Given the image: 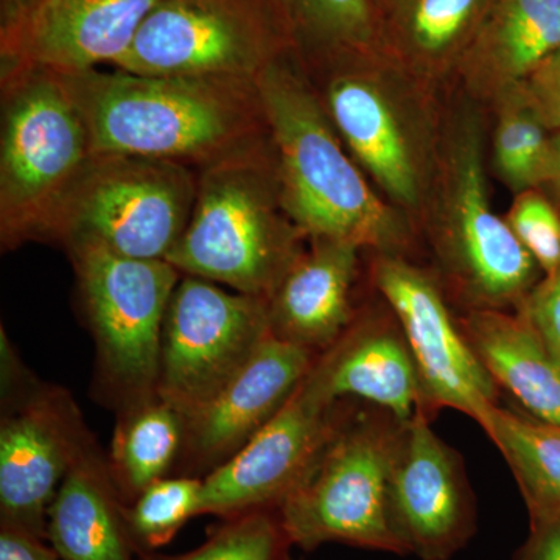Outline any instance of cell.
<instances>
[{"mask_svg": "<svg viewBox=\"0 0 560 560\" xmlns=\"http://www.w3.org/2000/svg\"><path fill=\"white\" fill-rule=\"evenodd\" d=\"M198 172L176 162L95 154L62 200L47 242L167 260L189 223Z\"/></svg>", "mask_w": 560, "mask_h": 560, "instance_id": "52a82bcc", "label": "cell"}, {"mask_svg": "<svg viewBox=\"0 0 560 560\" xmlns=\"http://www.w3.org/2000/svg\"><path fill=\"white\" fill-rule=\"evenodd\" d=\"M492 0H381L385 58L434 75L459 66Z\"/></svg>", "mask_w": 560, "mask_h": 560, "instance_id": "603a6c76", "label": "cell"}, {"mask_svg": "<svg viewBox=\"0 0 560 560\" xmlns=\"http://www.w3.org/2000/svg\"><path fill=\"white\" fill-rule=\"evenodd\" d=\"M381 61L326 70L323 95L327 116L350 156L389 200L415 208L425 190L418 138L385 80Z\"/></svg>", "mask_w": 560, "mask_h": 560, "instance_id": "2e32d148", "label": "cell"}, {"mask_svg": "<svg viewBox=\"0 0 560 560\" xmlns=\"http://www.w3.org/2000/svg\"><path fill=\"white\" fill-rule=\"evenodd\" d=\"M374 280L410 348L422 410L431 416L452 408L480 422L497 405L499 386L453 319L438 283L397 256L378 257Z\"/></svg>", "mask_w": 560, "mask_h": 560, "instance_id": "7c38bea8", "label": "cell"}, {"mask_svg": "<svg viewBox=\"0 0 560 560\" xmlns=\"http://www.w3.org/2000/svg\"><path fill=\"white\" fill-rule=\"evenodd\" d=\"M419 408L401 425L389 477V508L405 555L451 560L477 530V508L459 453Z\"/></svg>", "mask_w": 560, "mask_h": 560, "instance_id": "4fadbf2b", "label": "cell"}, {"mask_svg": "<svg viewBox=\"0 0 560 560\" xmlns=\"http://www.w3.org/2000/svg\"><path fill=\"white\" fill-rule=\"evenodd\" d=\"M294 54L279 0H161L114 69L256 83Z\"/></svg>", "mask_w": 560, "mask_h": 560, "instance_id": "ba28073f", "label": "cell"}, {"mask_svg": "<svg viewBox=\"0 0 560 560\" xmlns=\"http://www.w3.org/2000/svg\"><path fill=\"white\" fill-rule=\"evenodd\" d=\"M97 444L66 475L47 518L46 539L62 560H136L138 548Z\"/></svg>", "mask_w": 560, "mask_h": 560, "instance_id": "ffe728a7", "label": "cell"}, {"mask_svg": "<svg viewBox=\"0 0 560 560\" xmlns=\"http://www.w3.org/2000/svg\"><path fill=\"white\" fill-rule=\"evenodd\" d=\"M44 540L27 530L0 525V560H62Z\"/></svg>", "mask_w": 560, "mask_h": 560, "instance_id": "836d02e7", "label": "cell"}, {"mask_svg": "<svg viewBox=\"0 0 560 560\" xmlns=\"http://www.w3.org/2000/svg\"><path fill=\"white\" fill-rule=\"evenodd\" d=\"M32 0H0V24L13 20Z\"/></svg>", "mask_w": 560, "mask_h": 560, "instance_id": "d590c367", "label": "cell"}, {"mask_svg": "<svg viewBox=\"0 0 560 560\" xmlns=\"http://www.w3.org/2000/svg\"><path fill=\"white\" fill-rule=\"evenodd\" d=\"M0 243L47 242L66 195L95 156L90 128L65 77L0 70Z\"/></svg>", "mask_w": 560, "mask_h": 560, "instance_id": "277c9868", "label": "cell"}, {"mask_svg": "<svg viewBox=\"0 0 560 560\" xmlns=\"http://www.w3.org/2000/svg\"><path fill=\"white\" fill-rule=\"evenodd\" d=\"M95 154L176 162L200 172L270 145L256 83L86 70L65 75Z\"/></svg>", "mask_w": 560, "mask_h": 560, "instance_id": "6da1fadb", "label": "cell"}, {"mask_svg": "<svg viewBox=\"0 0 560 560\" xmlns=\"http://www.w3.org/2000/svg\"><path fill=\"white\" fill-rule=\"evenodd\" d=\"M330 401L357 400L408 422L422 408L418 371L399 324L355 318L307 374Z\"/></svg>", "mask_w": 560, "mask_h": 560, "instance_id": "ac0fdd59", "label": "cell"}, {"mask_svg": "<svg viewBox=\"0 0 560 560\" xmlns=\"http://www.w3.org/2000/svg\"><path fill=\"white\" fill-rule=\"evenodd\" d=\"M256 84L283 208L302 235L396 256L400 221L346 151L296 55L275 62Z\"/></svg>", "mask_w": 560, "mask_h": 560, "instance_id": "7a4b0ae2", "label": "cell"}, {"mask_svg": "<svg viewBox=\"0 0 560 560\" xmlns=\"http://www.w3.org/2000/svg\"><path fill=\"white\" fill-rule=\"evenodd\" d=\"M316 355L270 335L256 355L186 418V438L173 475L205 478L232 458L291 399Z\"/></svg>", "mask_w": 560, "mask_h": 560, "instance_id": "e0dca14e", "label": "cell"}, {"mask_svg": "<svg viewBox=\"0 0 560 560\" xmlns=\"http://www.w3.org/2000/svg\"><path fill=\"white\" fill-rule=\"evenodd\" d=\"M0 352V525L46 539L66 475L97 441L68 390L33 377L10 341Z\"/></svg>", "mask_w": 560, "mask_h": 560, "instance_id": "9c48e42d", "label": "cell"}, {"mask_svg": "<svg viewBox=\"0 0 560 560\" xmlns=\"http://www.w3.org/2000/svg\"><path fill=\"white\" fill-rule=\"evenodd\" d=\"M460 327L497 386L533 418L560 427V363L529 320L522 313L471 311Z\"/></svg>", "mask_w": 560, "mask_h": 560, "instance_id": "7402d4cb", "label": "cell"}, {"mask_svg": "<svg viewBox=\"0 0 560 560\" xmlns=\"http://www.w3.org/2000/svg\"><path fill=\"white\" fill-rule=\"evenodd\" d=\"M304 241L283 208L270 142L198 172L189 223L167 261L180 275L268 301Z\"/></svg>", "mask_w": 560, "mask_h": 560, "instance_id": "3957f363", "label": "cell"}, {"mask_svg": "<svg viewBox=\"0 0 560 560\" xmlns=\"http://www.w3.org/2000/svg\"><path fill=\"white\" fill-rule=\"evenodd\" d=\"M548 183H551L560 195V131L551 138V165Z\"/></svg>", "mask_w": 560, "mask_h": 560, "instance_id": "e575fe53", "label": "cell"}, {"mask_svg": "<svg viewBox=\"0 0 560 560\" xmlns=\"http://www.w3.org/2000/svg\"><path fill=\"white\" fill-rule=\"evenodd\" d=\"M499 124L493 135V165L501 180L523 194L548 183L551 138L544 121L521 91L501 95Z\"/></svg>", "mask_w": 560, "mask_h": 560, "instance_id": "4316f807", "label": "cell"}, {"mask_svg": "<svg viewBox=\"0 0 560 560\" xmlns=\"http://www.w3.org/2000/svg\"><path fill=\"white\" fill-rule=\"evenodd\" d=\"M506 221L539 268L555 275L560 268V217L551 202L534 189L523 191Z\"/></svg>", "mask_w": 560, "mask_h": 560, "instance_id": "f546056e", "label": "cell"}, {"mask_svg": "<svg viewBox=\"0 0 560 560\" xmlns=\"http://www.w3.org/2000/svg\"><path fill=\"white\" fill-rule=\"evenodd\" d=\"M381 2V0H377V3Z\"/></svg>", "mask_w": 560, "mask_h": 560, "instance_id": "74e56055", "label": "cell"}, {"mask_svg": "<svg viewBox=\"0 0 560 560\" xmlns=\"http://www.w3.org/2000/svg\"><path fill=\"white\" fill-rule=\"evenodd\" d=\"M444 194L438 253L464 300L474 311L522 304L539 265L490 206L481 124L474 114H464L453 128Z\"/></svg>", "mask_w": 560, "mask_h": 560, "instance_id": "30bf717a", "label": "cell"}, {"mask_svg": "<svg viewBox=\"0 0 560 560\" xmlns=\"http://www.w3.org/2000/svg\"><path fill=\"white\" fill-rule=\"evenodd\" d=\"M201 489L202 478L171 475L125 506L128 530L140 556L171 544L190 518L200 515Z\"/></svg>", "mask_w": 560, "mask_h": 560, "instance_id": "83f0119b", "label": "cell"}, {"mask_svg": "<svg viewBox=\"0 0 560 560\" xmlns=\"http://www.w3.org/2000/svg\"><path fill=\"white\" fill-rule=\"evenodd\" d=\"M560 50V0H492L458 68L499 97L518 90Z\"/></svg>", "mask_w": 560, "mask_h": 560, "instance_id": "44dd1931", "label": "cell"}, {"mask_svg": "<svg viewBox=\"0 0 560 560\" xmlns=\"http://www.w3.org/2000/svg\"><path fill=\"white\" fill-rule=\"evenodd\" d=\"M341 401L324 397L305 375L285 407L232 458L202 478L200 515L228 518L278 511L329 438Z\"/></svg>", "mask_w": 560, "mask_h": 560, "instance_id": "5bb4252c", "label": "cell"}, {"mask_svg": "<svg viewBox=\"0 0 560 560\" xmlns=\"http://www.w3.org/2000/svg\"><path fill=\"white\" fill-rule=\"evenodd\" d=\"M270 335L267 301L180 276L162 330L158 394L187 418L231 382Z\"/></svg>", "mask_w": 560, "mask_h": 560, "instance_id": "8fae6325", "label": "cell"}, {"mask_svg": "<svg viewBox=\"0 0 560 560\" xmlns=\"http://www.w3.org/2000/svg\"><path fill=\"white\" fill-rule=\"evenodd\" d=\"M404 422L342 400L318 456L276 511L290 547L345 544L405 555L389 508V477Z\"/></svg>", "mask_w": 560, "mask_h": 560, "instance_id": "5b68a950", "label": "cell"}, {"mask_svg": "<svg viewBox=\"0 0 560 560\" xmlns=\"http://www.w3.org/2000/svg\"><path fill=\"white\" fill-rule=\"evenodd\" d=\"M308 242L267 301L268 319L276 338L318 357L357 318L352 290L361 248L327 238Z\"/></svg>", "mask_w": 560, "mask_h": 560, "instance_id": "d6986e66", "label": "cell"}, {"mask_svg": "<svg viewBox=\"0 0 560 560\" xmlns=\"http://www.w3.org/2000/svg\"><path fill=\"white\" fill-rule=\"evenodd\" d=\"M290 545L276 511H254L223 518L209 539L178 556H140L139 560H287Z\"/></svg>", "mask_w": 560, "mask_h": 560, "instance_id": "f1b7e54d", "label": "cell"}, {"mask_svg": "<svg viewBox=\"0 0 560 560\" xmlns=\"http://www.w3.org/2000/svg\"><path fill=\"white\" fill-rule=\"evenodd\" d=\"M548 130L560 131V50L518 88Z\"/></svg>", "mask_w": 560, "mask_h": 560, "instance_id": "1f68e13d", "label": "cell"}, {"mask_svg": "<svg viewBox=\"0 0 560 560\" xmlns=\"http://www.w3.org/2000/svg\"><path fill=\"white\" fill-rule=\"evenodd\" d=\"M529 512L530 536L515 560H560V508Z\"/></svg>", "mask_w": 560, "mask_h": 560, "instance_id": "d6a6232c", "label": "cell"}, {"mask_svg": "<svg viewBox=\"0 0 560 560\" xmlns=\"http://www.w3.org/2000/svg\"><path fill=\"white\" fill-rule=\"evenodd\" d=\"M108 466L125 504L149 486L171 477L186 438V416L160 394L116 412Z\"/></svg>", "mask_w": 560, "mask_h": 560, "instance_id": "d4e9b609", "label": "cell"}, {"mask_svg": "<svg viewBox=\"0 0 560 560\" xmlns=\"http://www.w3.org/2000/svg\"><path fill=\"white\" fill-rule=\"evenodd\" d=\"M302 68L326 70L381 61L377 0H279Z\"/></svg>", "mask_w": 560, "mask_h": 560, "instance_id": "cb8c5ba5", "label": "cell"}, {"mask_svg": "<svg viewBox=\"0 0 560 560\" xmlns=\"http://www.w3.org/2000/svg\"><path fill=\"white\" fill-rule=\"evenodd\" d=\"M478 425L506 459L529 511L560 508V427L499 404Z\"/></svg>", "mask_w": 560, "mask_h": 560, "instance_id": "484cf974", "label": "cell"}, {"mask_svg": "<svg viewBox=\"0 0 560 560\" xmlns=\"http://www.w3.org/2000/svg\"><path fill=\"white\" fill-rule=\"evenodd\" d=\"M95 345V393L114 411L154 396L162 330L180 272L167 260L117 256L92 245L66 249Z\"/></svg>", "mask_w": 560, "mask_h": 560, "instance_id": "8992f818", "label": "cell"}, {"mask_svg": "<svg viewBox=\"0 0 560 560\" xmlns=\"http://www.w3.org/2000/svg\"><path fill=\"white\" fill-rule=\"evenodd\" d=\"M161 0H32L0 24V70L72 73L114 66Z\"/></svg>", "mask_w": 560, "mask_h": 560, "instance_id": "9a60e30c", "label": "cell"}, {"mask_svg": "<svg viewBox=\"0 0 560 560\" xmlns=\"http://www.w3.org/2000/svg\"><path fill=\"white\" fill-rule=\"evenodd\" d=\"M522 315L560 363V268L522 302Z\"/></svg>", "mask_w": 560, "mask_h": 560, "instance_id": "4dcf8cb0", "label": "cell"}, {"mask_svg": "<svg viewBox=\"0 0 560 560\" xmlns=\"http://www.w3.org/2000/svg\"><path fill=\"white\" fill-rule=\"evenodd\" d=\"M287 560H294V559H293V558H291V556H289V559H287Z\"/></svg>", "mask_w": 560, "mask_h": 560, "instance_id": "8d00e7d4", "label": "cell"}]
</instances>
